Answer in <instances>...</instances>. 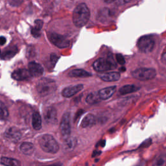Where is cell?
Segmentation results:
<instances>
[{
	"label": "cell",
	"mask_w": 166,
	"mask_h": 166,
	"mask_svg": "<svg viewBox=\"0 0 166 166\" xmlns=\"http://www.w3.org/2000/svg\"><path fill=\"white\" fill-rule=\"evenodd\" d=\"M90 13L85 3H81L75 8L73 13V22L76 27H82L89 20Z\"/></svg>",
	"instance_id": "1"
},
{
	"label": "cell",
	"mask_w": 166,
	"mask_h": 166,
	"mask_svg": "<svg viewBox=\"0 0 166 166\" xmlns=\"http://www.w3.org/2000/svg\"><path fill=\"white\" fill-rule=\"evenodd\" d=\"M39 145L42 149L48 153H57L59 150L57 142L50 134H43L38 138Z\"/></svg>",
	"instance_id": "2"
},
{
	"label": "cell",
	"mask_w": 166,
	"mask_h": 166,
	"mask_svg": "<svg viewBox=\"0 0 166 166\" xmlns=\"http://www.w3.org/2000/svg\"><path fill=\"white\" fill-rule=\"evenodd\" d=\"M36 89L41 96H47L55 90L56 83L54 81L49 78H41L37 83Z\"/></svg>",
	"instance_id": "3"
},
{
	"label": "cell",
	"mask_w": 166,
	"mask_h": 166,
	"mask_svg": "<svg viewBox=\"0 0 166 166\" xmlns=\"http://www.w3.org/2000/svg\"><path fill=\"white\" fill-rule=\"evenodd\" d=\"M133 77L136 79L140 81L151 80L156 76L155 69L151 67H141L134 70L132 72Z\"/></svg>",
	"instance_id": "4"
},
{
	"label": "cell",
	"mask_w": 166,
	"mask_h": 166,
	"mask_svg": "<svg viewBox=\"0 0 166 166\" xmlns=\"http://www.w3.org/2000/svg\"><path fill=\"white\" fill-rule=\"evenodd\" d=\"M155 46V41L153 36L149 35L143 36L139 38L137 42L138 48L143 53H150L153 51Z\"/></svg>",
	"instance_id": "5"
},
{
	"label": "cell",
	"mask_w": 166,
	"mask_h": 166,
	"mask_svg": "<svg viewBox=\"0 0 166 166\" xmlns=\"http://www.w3.org/2000/svg\"><path fill=\"white\" fill-rule=\"evenodd\" d=\"M116 64L108 59L101 58L95 60L93 64V67L96 72H103L115 68Z\"/></svg>",
	"instance_id": "6"
},
{
	"label": "cell",
	"mask_w": 166,
	"mask_h": 166,
	"mask_svg": "<svg viewBox=\"0 0 166 166\" xmlns=\"http://www.w3.org/2000/svg\"><path fill=\"white\" fill-rule=\"evenodd\" d=\"M60 131L64 138L67 139L69 137L71 134V123H70V114L69 112L64 114L62 117Z\"/></svg>",
	"instance_id": "7"
},
{
	"label": "cell",
	"mask_w": 166,
	"mask_h": 166,
	"mask_svg": "<svg viewBox=\"0 0 166 166\" xmlns=\"http://www.w3.org/2000/svg\"><path fill=\"white\" fill-rule=\"evenodd\" d=\"M49 39L52 43L59 48H66L69 47V42L63 35L57 33H50Z\"/></svg>",
	"instance_id": "8"
},
{
	"label": "cell",
	"mask_w": 166,
	"mask_h": 166,
	"mask_svg": "<svg viewBox=\"0 0 166 166\" xmlns=\"http://www.w3.org/2000/svg\"><path fill=\"white\" fill-rule=\"evenodd\" d=\"M31 77L32 75H31L29 71L26 69H16L12 74V77L14 79L19 81L29 80Z\"/></svg>",
	"instance_id": "9"
},
{
	"label": "cell",
	"mask_w": 166,
	"mask_h": 166,
	"mask_svg": "<svg viewBox=\"0 0 166 166\" xmlns=\"http://www.w3.org/2000/svg\"><path fill=\"white\" fill-rule=\"evenodd\" d=\"M5 136L8 140L14 142H18L22 138V134L18 129L15 127H10L5 131Z\"/></svg>",
	"instance_id": "10"
},
{
	"label": "cell",
	"mask_w": 166,
	"mask_h": 166,
	"mask_svg": "<svg viewBox=\"0 0 166 166\" xmlns=\"http://www.w3.org/2000/svg\"><path fill=\"white\" fill-rule=\"evenodd\" d=\"M29 71L32 77H38L43 74L44 68L40 64L35 62H31L29 64Z\"/></svg>",
	"instance_id": "11"
},
{
	"label": "cell",
	"mask_w": 166,
	"mask_h": 166,
	"mask_svg": "<svg viewBox=\"0 0 166 166\" xmlns=\"http://www.w3.org/2000/svg\"><path fill=\"white\" fill-rule=\"evenodd\" d=\"M84 86L83 84H77L74 86H69L63 90L62 94L65 97H71L77 93L81 92L83 89Z\"/></svg>",
	"instance_id": "12"
},
{
	"label": "cell",
	"mask_w": 166,
	"mask_h": 166,
	"mask_svg": "<svg viewBox=\"0 0 166 166\" xmlns=\"http://www.w3.org/2000/svg\"><path fill=\"white\" fill-rule=\"evenodd\" d=\"M45 119L47 123H56L57 122V110L55 108L49 107L47 108L44 114Z\"/></svg>",
	"instance_id": "13"
},
{
	"label": "cell",
	"mask_w": 166,
	"mask_h": 166,
	"mask_svg": "<svg viewBox=\"0 0 166 166\" xmlns=\"http://www.w3.org/2000/svg\"><path fill=\"white\" fill-rule=\"evenodd\" d=\"M116 90V86H110L101 89L99 91V95L101 100H106L110 98Z\"/></svg>",
	"instance_id": "14"
},
{
	"label": "cell",
	"mask_w": 166,
	"mask_h": 166,
	"mask_svg": "<svg viewBox=\"0 0 166 166\" xmlns=\"http://www.w3.org/2000/svg\"><path fill=\"white\" fill-rule=\"evenodd\" d=\"M99 77L105 82H115L119 80L121 75L119 73L113 72L103 74L99 76Z\"/></svg>",
	"instance_id": "15"
},
{
	"label": "cell",
	"mask_w": 166,
	"mask_h": 166,
	"mask_svg": "<svg viewBox=\"0 0 166 166\" xmlns=\"http://www.w3.org/2000/svg\"><path fill=\"white\" fill-rule=\"evenodd\" d=\"M18 49L16 46L9 47L3 52L1 55V58L3 60H9L15 57L16 53H18Z\"/></svg>",
	"instance_id": "16"
},
{
	"label": "cell",
	"mask_w": 166,
	"mask_h": 166,
	"mask_svg": "<svg viewBox=\"0 0 166 166\" xmlns=\"http://www.w3.org/2000/svg\"><path fill=\"white\" fill-rule=\"evenodd\" d=\"M139 90H140L139 87H138L136 85H133V84H128V85H125L122 86V88L119 89V94L122 95H126L136 92L137 91H138Z\"/></svg>",
	"instance_id": "17"
},
{
	"label": "cell",
	"mask_w": 166,
	"mask_h": 166,
	"mask_svg": "<svg viewBox=\"0 0 166 166\" xmlns=\"http://www.w3.org/2000/svg\"><path fill=\"white\" fill-rule=\"evenodd\" d=\"M95 122H96V119H95V117L94 115L92 114H88L83 118L81 122V126L83 128H86L88 126H92L94 125Z\"/></svg>",
	"instance_id": "18"
},
{
	"label": "cell",
	"mask_w": 166,
	"mask_h": 166,
	"mask_svg": "<svg viewBox=\"0 0 166 166\" xmlns=\"http://www.w3.org/2000/svg\"><path fill=\"white\" fill-rule=\"evenodd\" d=\"M20 151L25 155H31L35 151V147L31 143L24 142L20 145Z\"/></svg>",
	"instance_id": "19"
},
{
	"label": "cell",
	"mask_w": 166,
	"mask_h": 166,
	"mask_svg": "<svg viewBox=\"0 0 166 166\" xmlns=\"http://www.w3.org/2000/svg\"><path fill=\"white\" fill-rule=\"evenodd\" d=\"M32 125L33 128L36 131L40 130L42 128V118L38 112H35L33 114Z\"/></svg>",
	"instance_id": "20"
},
{
	"label": "cell",
	"mask_w": 166,
	"mask_h": 166,
	"mask_svg": "<svg viewBox=\"0 0 166 166\" xmlns=\"http://www.w3.org/2000/svg\"><path fill=\"white\" fill-rule=\"evenodd\" d=\"M101 98L99 97V93L97 92H92L88 95L86 97V101L89 105H95V104L100 102Z\"/></svg>",
	"instance_id": "21"
},
{
	"label": "cell",
	"mask_w": 166,
	"mask_h": 166,
	"mask_svg": "<svg viewBox=\"0 0 166 166\" xmlns=\"http://www.w3.org/2000/svg\"><path fill=\"white\" fill-rule=\"evenodd\" d=\"M69 76L72 77H87L92 75L84 69H74L69 73Z\"/></svg>",
	"instance_id": "22"
},
{
	"label": "cell",
	"mask_w": 166,
	"mask_h": 166,
	"mask_svg": "<svg viewBox=\"0 0 166 166\" xmlns=\"http://www.w3.org/2000/svg\"><path fill=\"white\" fill-rule=\"evenodd\" d=\"M1 162L3 165L5 166H20L21 163L19 160L11 158H7V157H3L1 160Z\"/></svg>",
	"instance_id": "23"
},
{
	"label": "cell",
	"mask_w": 166,
	"mask_h": 166,
	"mask_svg": "<svg viewBox=\"0 0 166 166\" xmlns=\"http://www.w3.org/2000/svg\"><path fill=\"white\" fill-rule=\"evenodd\" d=\"M153 166H166V153L160 154Z\"/></svg>",
	"instance_id": "24"
},
{
	"label": "cell",
	"mask_w": 166,
	"mask_h": 166,
	"mask_svg": "<svg viewBox=\"0 0 166 166\" xmlns=\"http://www.w3.org/2000/svg\"><path fill=\"white\" fill-rule=\"evenodd\" d=\"M8 116V111L3 103L0 101V117L6 119Z\"/></svg>",
	"instance_id": "25"
},
{
	"label": "cell",
	"mask_w": 166,
	"mask_h": 166,
	"mask_svg": "<svg viewBox=\"0 0 166 166\" xmlns=\"http://www.w3.org/2000/svg\"><path fill=\"white\" fill-rule=\"evenodd\" d=\"M66 146H65V147L66 149H69L70 150V149H72V148H74L75 147V142L74 141V140H73L72 139H66Z\"/></svg>",
	"instance_id": "26"
},
{
	"label": "cell",
	"mask_w": 166,
	"mask_h": 166,
	"mask_svg": "<svg viewBox=\"0 0 166 166\" xmlns=\"http://www.w3.org/2000/svg\"><path fill=\"white\" fill-rule=\"evenodd\" d=\"M31 34L35 38H38L41 35V31L40 29H38L36 27H34L31 30Z\"/></svg>",
	"instance_id": "27"
},
{
	"label": "cell",
	"mask_w": 166,
	"mask_h": 166,
	"mask_svg": "<svg viewBox=\"0 0 166 166\" xmlns=\"http://www.w3.org/2000/svg\"><path fill=\"white\" fill-rule=\"evenodd\" d=\"M116 60L117 63L119 64H121V65H124V64H125V60L122 55L117 54L116 55Z\"/></svg>",
	"instance_id": "28"
},
{
	"label": "cell",
	"mask_w": 166,
	"mask_h": 166,
	"mask_svg": "<svg viewBox=\"0 0 166 166\" xmlns=\"http://www.w3.org/2000/svg\"><path fill=\"white\" fill-rule=\"evenodd\" d=\"M24 1V0H8V3L9 4L12 5V6H19V5L22 3V2Z\"/></svg>",
	"instance_id": "29"
},
{
	"label": "cell",
	"mask_w": 166,
	"mask_h": 166,
	"mask_svg": "<svg viewBox=\"0 0 166 166\" xmlns=\"http://www.w3.org/2000/svg\"><path fill=\"white\" fill-rule=\"evenodd\" d=\"M42 25H43V22L42 20H38V19H37V20L35 21V27L41 29Z\"/></svg>",
	"instance_id": "30"
},
{
	"label": "cell",
	"mask_w": 166,
	"mask_h": 166,
	"mask_svg": "<svg viewBox=\"0 0 166 166\" xmlns=\"http://www.w3.org/2000/svg\"><path fill=\"white\" fill-rule=\"evenodd\" d=\"M51 60L53 63H55L58 60V57L55 54H52L51 55Z\"/></svg>",
	"instance_id": "31"
},
{
	"label": "cell",
	"mask_w": 166,
	"mask_h": 166,
	"mask_svg": "<svg viewBox=\"0 0 166 166\" xmlns=\"http://www.w3.org/2000/svg\"><path fill=\"white\" fill-rule=\"evenodd\" d=\"M151 140L149 139V140H146L145 142H143V143H142V145H141V147H143V145L145 146V147H147V146L151 144Z\"/></svg>",
	"instance_id": "32"
},
{
	"label": "cell",
	"mask_w": 166,
	"mask_h": 166,
	"mask_svg": "<svg viewBox=\"0 0 166 166\" xmlns=\"http://www.w3.org/2000/svg\"><path fill=\"white\" fill-rule=\"evenodd\" d=\"M6 38H5L4 36H0V45H1V46H3V45H4L6 43Z\"/></svg>",
	"instance_id": "33"
},
{
	"label": "cell",
	"mask_w": 166,
	"mask_h": 166,
	"mask_svg": "<svg viewBox=\"0 0 166 166\" xmlns=\"http://www.w3.org/2000/svg\"><path fill=\"white\" fill-rule=\"evenodd\" d=\"M161 60L163 63L166 64V51L163 53V55H162Z\"/></svg>",
	"instance_id": "34"
},
{
	"label": "cell",
	"mask_w": 166,
	"mask_h": 166,
	"mask_svg": "<svg viewBox=\"0 0 166 166\" xmlns=\"http://www.w3.org/2000/svg\"><path fill=\"white\" fill-rule=\"evenodd\" d=\"M116 1V0H104V1H105L106 3H113Z\"/></svg>",
	"instance_id": "35"
},
{
	"label": "cell",
	"mask_w": 166,
	"mask_h": 166,
	"mask_svg": "<svg viewBox=\"0 0 166 166\" xmlns=\"http://www.w3.org/2000/svg\"><path fill=\"white\" fill-rule=\"evenodd\" d=\"M62 164L60 163H57V164H51V165H45V166H61Z\"/></svg>",
	"instance_id": "36"
},
{
	"label": "cell",
	"mask_w": 166,
	"mask_h": 166,
	"mask_svg": "<svg viewBox=\"0 0 166 166\" xmlns=\"http://www.w3.org/2000/svg\"><path fill=\"white\" fill-rule=\"evenodd\" d=\"M101 147H104L105 145V140H103V141L101 142Z\"/></svg>",
	"instance_id": "37"
},
{
	"label": "cell",
	"mask_w": 166,
	"mask_h": 166,
	"mask_svg": "<svg viewBox=\"0 0 166 166\" xmlns=\"http://www.w3.org/2000/svg\"><path fill=\"white\" fill-rule=\"evenodd\" d=\"M86 166H88V164H86Z\"/></svg>",
	"instance_id": "38"
},
{
	"label": "cell",
	"mask_w": 166,
	"mask_h": 166,
	"mask_svg": "<svg viewBox=\"0 0 166 166\" xmlns=\"http://www.w3.org/2000/svg\"><path fill=\"white\" fill-rule=\"evenodd\" d=\"M0 53H1V50H0Z\"/></svg>",
	"instance_id": "39"
}]
</instances>
